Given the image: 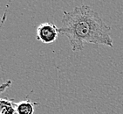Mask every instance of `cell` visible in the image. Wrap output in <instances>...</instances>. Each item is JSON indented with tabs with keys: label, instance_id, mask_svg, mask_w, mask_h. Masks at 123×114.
<instances>
[{
	"label": "cell",
	"instance_id": "4",
	"mask_svg": "<svg viewBox=\"0 0 123 114\" xmlns=\"http://www.w3.org/2000/svg\"><path fill=\"white\" fill-rule=\"evenodd\" d=\"M15 104L12 100L0 98V114H16Z\"/></svg>",
	"mask_w": 123,
	"mask_h": 114
},
{
	"label": "cell",
	"instance_id": "5",
	"mask_svg": "<svg viewBox=\"0 0 123 114\" xmlns=\"http://www.w3.org/2000/svg\"><path fill=\"white\" fill-rule=\"evenodd\" d=\"M11 85H12V81H11V80H9V81H7L6 83L1 84V85H0V94L3 92H5V90H7Z\"/></svg>",
	"mask_w": 123,
	"mask_h": 114
},
{
	"label": "cell",
	"instance_id": "2",
	"mask_svg": "<svg viewBox=\"0 0 123 114\" xmlns=\"http://www.w3.org/2000/svg\"><path fill=\"white\" fill-rule=\"evenodd\" d=\"M60 33L59 28L52 22H45L38 26L36 38L44 44H51L57 41Z\"/></svg>",
	"mask_w": 123,
	"mask_h": 114
},
{
	"label": "cell",
	"instance_id": "1",
	"mask_svg": "<svg viewBox=\"0 0 123 114\" xmlns=\"http://www.w3.org/2000/svg\"><path fill=\"white\" fill-rule=\"evenodd\" d=\"M61 22L59 32L67 37L74 52L83 50L86 44L114 48L111 27L89 5L76 6L71 12H64Z\"/></svg>",
	"mask_w": 123,
	"mask_h": 114
},
{
	"label": "cell",
	"instance_id": "3",
	"mask_svg": "<svg viewBox=\"0 0 123 114\" xmlns=\"http://www.w3.org/2000/svg\"><path fill=\"white\" fill-rule=\"evenodd\" d=\"M16 114H33L34 113V103L28 100H24L16 104Z\"/></svg>",
	"mask_w": 123,
	"mask_h": 114
}]
</instances>
